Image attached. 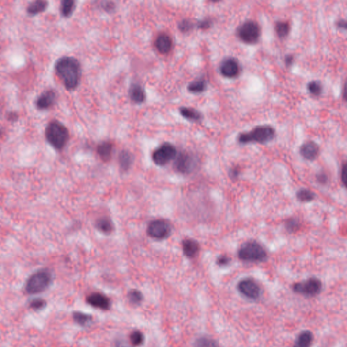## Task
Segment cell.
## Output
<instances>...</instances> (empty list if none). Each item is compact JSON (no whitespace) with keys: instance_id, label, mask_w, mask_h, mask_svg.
I'll return each mask as SVG.
<instances>
[{"instance_id":"cell-1","label":"cell","mask_w":347,"mask_h":347,"mask_svg":"<svg viewBox=\"0 0 347 347\" xmlns=\"http://www.w3.org/2000/svg\"><path fill=\"white\" fill-rule=\"evenodd\" d=\"M55 71L67 91H73L78 87L82 77V66L75 57H61L55 63Z\"/></svg>"},{"instance_id":"cell-2","label":"cell","mask_w":347,"mask_h":347,"mask_svg":"<svg viewBox=\"0 0 347 347\" xmlns=\"http://www.w3.org/2000/svg\"><path fill=\"white\" fill-rule=\"evenodd\" d=\"M45 139L56 151H63L70 140L68 128L58 120H53L48 122L45 128Z\"/></svg>"},{"instance_id":"cell-3","label":"cell","mask_w":347,"mask_h":347,"mask_svg":"<svg viewBox=\"0 0 347 347\" xmlns=\"http://www.w3.org/2000/svg\"><path fill=\"white\" fill-rule=\"evenodd\" d=\"M54 276L49 268H41L33 273L26 281L25 292L36 295L44 292L51 286Z\"/></svg>"},{"instance_id":"cell-4","label":"cell","mask_w":347,"mask_h":347,"mask_svg":"<svg viewBox=\"0 0 347 347\" xmlns=\"http://www.w3.org/2000/svg\"><path fill=\"white\" fill-rule=\"evenodd\" d=\"M276 130L272 126L268 124L258 125L253 128L249 132L240 133L237 136V142L239 144L247 145L250 143L266 144L275 138Z\"/></svg>"},{"instance_id":"cell-5","label":"cell","mask_w":347,"mask_h":347,"mask_svg":"<svg viewBox=\"0 0 347 347\" xmlns=\"http://www.w3.org/2000/svg\"><path fill=\"white\" fill-rule=\"evenodd\" d=\"M237 256L241 261L257 263L265 262L268 255L267 250L260 243L256 241H248L240 246Z\"/></svg>"},{"instance_id":"cell-6","label":"cell","mask_w":347,"mask_h":347,"mask_svg":"<svg viewBox=\"0 0 347 347\" xmlns=\"http://www.w3.org/2000/svg\"><path fill=\"white\" fill-rule=\"evenodd\" d=\"M238 39L243 44L255 45L260 41L262 36V28L260 24L256 20H245L240 24L236 31Z\"/></svg>"},{"instance_id":"cell-7","label":"cell","mask_w":347,"mask_h":347,"mask_svg":"<svg viewBox=\"0 0 347 347\" xmlns=\"http://www.w3.org/2000/svg\"><path fill=\"white\" fill-rule=\"evenodd\" d=\"M292 289L294 292L298 294L308 298H312L321 292L322 283L317 278L310 277L306 280L293 284Z\"/></svg>"},{"instance_id":"cell-8","label":"cell","mask_w":347,"mask_h":347,"mask_svg":"<svg viewBox=\"0 0 347 347\" xmlns=\"http://www.w3.org/2000/svg\"><path fill=\"white\" fill-rule=\"evenodd\" d=\"M219 70L220 75L224 78L234 79L241 75L243 68L239 60L234 57L229 56L221 60Z\"/></svg>"},{"instance_id":"cell-9","label":"cell","mask_w":347,"mask_h":347,"mask_svg":"<svg viewBox=\"0 0 347 347\" xmlns=\"http://www.w3.org/2000/svg\"><path fill=\"white\" fill-rule=\"evenodd\" d=\"M177 156V148L170 143H164L153 151L152 159L159 166L167 164Z\"/></svg>"},{"instance_id":"cell-10","label":"cell","mask_w":347,"mask_h":347,"mask_svg":"<svg viewBox=\"0 0 347 347\" xmlns=\"http://www.w3.org/2000/svg\"><path fill=\"white\" fill-rule=\"evenodd\" d=\"M237 288L241 294L250 300L258 299L261 295L260 285L253 278L247 277L241 279L238 283Z\"/></svg>"},{"instance_id":"cell-11","label":"cell","mask_w":347,"mask_h":347,"mask_svg":"<svg viewBox=\"0 0 347 347\" xmlns=\"http://www.w3.org/2000/svg\"><path fill=\"white\" fill-rule=\"evenodd\" d=\"M172 233V227L167 221L157 219L148 224L147 234L153 239L161 240L169 237Z\"/></svg>"},{"instance_id":"cell-12","label":"cell","mask_w":347,"mask_h":347,"mask_svg":"<svg viewBox=\"0 0 347 347\" xmlns=\"http://www.w3.org/2000/svg\"><path fill=\"white\" fill-rule=\"evenodd\" d=\"M197 159L194 155L187 152H182L178 155L174 167L181 174H189L192 172L197 166Z\"/></svg>"},{"instance_id":"cell-13","label":"cell","mask_w":347,"mask_h":347,"mask_svg":"<svg viewBox=\"0 0 347 347\" xmlns=\"http://www.w3.org/2000/svg\"><path fill=\"white\" fill-rule=\"evenodd\" d=\"M58 99V94L54 89H48L42 93L35 101L36 109L39 110H50L55 106Z\"/></svg>"},{"instance_id":"cell-14","label":"cell","mask_w":347,"mask_h":347,"mask_svg":"<svg viewBox=\"0 0 347 347\" xmlns=\"http://www.w3.org/2000/svg\"><path fill=\"white\" fill-rule=\"evenodd\" d=\"M319 152L320 148L318 144L311 140L303 143L299 149L300 155L308 161H314L318 158Z\"/></svg>"},{"instance_id":"cell-15","label":"cell","mask_w":347,"mask_h":347,"mask_svg":"<svg viewBox=\"0 0 347 347\" xmlns=\"http://www.w3.org/2000/svg\"><path fill=\"white\" fill-rule=\"evenodd\" d=\"M155 46L159 53L165 55L170 53L173 48V39L167 33L159 34L155 39Z\"/></svg>"},{"instance_id":"cell-16","label":"cell","mask_w":347,"mask_h":347,"mask_svg":"<svg viewBox=\"0 0 347 347\" xmlns=\"http://www.w3.org/2000/svg\"><path fill=\"white\" fill-rule=\"evenodd\" d=\"M86 302L91 306L103 310H110V300L108 297L101 293H93L86 298Z\"/></svg>"},{"instance_id":"cell-17","label":"cell","mask_w":347,"mask_h":347,"mask_svg":"<svg viewBox=\"0 0 347 347\" xmlns=\"http://www.w3.org/2000/svg\"><path fill=\"white\" fill-rule=\"evenodd\" d=\"M129 96L133 103L141 104L146 101V91L139 83H132L129 87Z\"/></svg>"},{"instance_id":"cell-18","label":"cell","mask_w":347,"mask_h":347,"mask_svg":"<svg viewBox=\"0 0 347 347\" xmlns=\"http://www.w3.org/2000/svg\"><path fill=\"white\" fill-rule=\"evenodd\" d=\"M183 253L187 258H193L200 252V245L198 241L192 239H184L182 242Z\"/></svg>"},{"instance_id":"cell-19","label":"cell","mask_w":347,"mask_h":347,"mask_svg":"<svg viewBox=\"0 0 347 347\" xmlns=\"http://www.w3.org/2000/svg\"><path fill=\"white\" fill-rule=\"evenodd\" d=\"M48 2L44 0H36L29 3L26 8V12L29 15L35 16L39 14L44 13L47 9Z\"/></svg>"},{"instance_id":"cell-20","label":"cell","mask_w":347,"mask_h":347,"mask_svg":"<svg viewBox=\"0 0 347 347\" xmlns=\"http://www.w3.org/2000/svg\"><path fill=\"white\" fill-rule=\"evenodd\" d=\"M179 113L181 116L191 122H200L203 118L201 112L195 108L181 107L179 108Z\"/></svg>"},{"instance_id":"cell-21","label":"cell","mask_w":347,"mask_h":347,"mask_svg":"<svg viewBox=\"0 0 347 347\" xmlns=\"http://www.w3.org/2000/svg\"><path fill=\"white\" fill-rule=\"evenodd\" d=\"M313 341L314 336L311 331H303L297 336L293 347H310Z\"/></svg>"},{"instance_id":"cell-22","label":"cell","mask_w":347,"mask_h":347,"mask_svg":"<svg viewBox=\"0 0 347 347\" xmlns=\"http://www.w3.org/2000/svg\"><path fill=\"white\" fill-rule=\"evenodd\" d=\"M113 146L111 143L109 141H104L98 145L97 147V153L100 158L103 162L110 161L111 158L112 153H113Z\"/></svg>"},{"instance_id":"cell-23","label":"cell","mask_w":347,"mask_h":347,"mask_svg":"<svg viewBox=\"0 0 347 347\" xmlns=\"http://www.w3.org/2000/svg\"><path fill=\"white\" fill-rule=\"evenodd\" d=\"M274 32L279 39H285L289 36L291 30V23L287 20H278L274 23Z\"/></svg>"},{"instance_id":"cell-24","label":"cell","mask_w":347,"mask_h":347,"mask_svg":"<svg viewBox=\"0 0 347 347\" xmlns=\"http://www.w3.org/2000/svg\"><path fill=\"white\" fill-rule=\"evenodd\" d=\"M208 82L204 78H200L190 82L187 86V90L193 94H201L206 91Z\"/></svg>"},{"instance_id":"cell-25","label":"cell","mask_w":347,"mask_h":347,"mask_svg":"<svg viewBox=\"0 0 347 347\" xmlns=\"http://www.w3.org/2000/svg\"><path fill=\"white\" fill-rule=\"evenodd\" d=\"M75 8L76 2L74 0H63L60 2V14L65 18H69L75 11Z\"/></svg>"},{"instance_id":"cell-26","label":"cell","mask_w":347,"mask_h":347,"mask_svg":"<svg viewBox=\"0 0 347 347\" xmlns=\"http://www.w3.org/2000/svg\"><path fill=\"white\" fill-rule=\"evenodd\" d=\"M133 162L132 155L128 151H122L119 155V163L121 168L123 171L128 170L132 166Z\"/></svg>"},{"instance_id":"cell-27","label":"cell","mask_w":347,"mask_h":347,"mask_svg":"<svg viewBox=\"0 0 347 347\" xmlns=\"http://www.w3.org/2000/svg\"><path fill=\"white\" fill-rule=\"evenodd\" d=\"M307 91L313 97H319L322 94L324 87L320 81L312 80L307 84Z\"/></svg>"},{"instance_id":"cell-28","label":"cell","mask_w":347,"mask_h":347,"mask_svg":"<svg viewBox=\"0 0 347 347\" xmlns=\"http://www.w3.org/2000/svg\"><path fill=\"white\" fill-rule=\"evenodd\" d=\"M296 196L298 201L302 203H309L315 200V194L310 189L303 188L297 191Z\"/></svg>"},{"instance_id":"cell-29","label":"cell","mask_w":347,"mask_h":347,"mask_svg":"<svg viewBox=\"0 0 347 347\" xmlns=\"http://www.w3.org/2000/svg\"><path fill=\"white\" fill-rule=\"evenodd\" d=\"M194 347H219L218 342L210 336H203L197 338L193 344Z\"/></svg>"},{"instance_id":"cell-30","label":"cell","mask_w":347,"mask_h":347,"mask_svg":"<svg viewBox=\"0 0 347 347\" xmlns=\"http://www.w3.org/2000/svg\"><path fill=\"white\" fill-rule=\"evenodd\" d=\"M96 227L98 230L105 234H110L113 230V224L110 219L107 218L100 219L96 221Z\"/></svg>"},{"instance_id":"cell-31","label":"cell","mask_w":347,"mask_h":347,"mask_svg":"<svg viewBox=\"0 0 347 347\" xmlns=\"http://www.w3.org/2000/svg\"><path fill=\"white\" fill-rule=\"evenodd\" d=\"M301 222L299 219L295 218V217L288 219L285 222V228L290 234L298 232L301 228Z\"/></svg>"},{"instance_id":"cell-32","label":"cell","mask_w":347,"mask_h":347,"mask_svg":"<svg viewBox=\"0 0 347 347\" xmlns=\"http://www.w3.org/2000/svg\"><path fill=\"white\" fill-rule=\"evenodd\" d=\"M73 319L79 325L86 326L92 320V317L89 314L77 311L73 312Z\"/></svg>"},{"instance_id":"cell-33","label":"cell","mask_w":347,"mask_h":347,"mask_svg":"<svg viewBox=\"0 0 347 347\" xmlns=\"http://www.w3.org/2000/svg\"><path fill=\"white\" fill-rule=\"evenodd\" d=\"M128 298L133 305H139L143 300V293L138 290H132L128 293Z\"/></svg>"},{"instance_id":"cell-34","label":"cell","mask_w":347,"mask_h":347,"mask_svg":"<svg viewBox=\"0 0 347 347\" xmlns=\"http://www.w3.org/2000/svg\"><path fill=\"white\" fill-rule=\"evenodd\" d=\"M196 27V23L189 19L185 18L178 24V28L182 33H187L192 31Z\"/></svg>"},{"instance_id":"cell-35","label":"cell","mask_w":347,"mask_h":347,"mask_svg":"<svg viewBox=\"0 0 347 347\" xmlns=\"http://www.w3.org/2000/svg\"><path fill=\"white\" fill-rule=\"evenodd\" d=\"M46 305H47V303H46V300L41 298H37L31 300L30 303L29 304V308L32 309L33 310H44Z\"/></svg>"},{"instance_id":"cell-36","label":"cell","mask_w":347,"mask_h":347,"mask_svg":"<svg viewBox=\"0 0 347 347\" xmlns=\"http://www.w3.org/2000/svg\"><path fill=\"white\" fill-rule=\"evenodd\" d=\"M213 23L214 21L211 17H205L201 20H198L196 23V27L201 30H208L211 28Z\"/></svg>"},{"instance_id":"cell-37","label":"cell","mask_w":347,"mask_h":347,"mask_svg":"<svg viewBox=\"0 0 347 347\" xmlns=\"http://www.w3.org/2000/svg\"><path fill=\"white\" fill-rule=\"evenodd\" d=\"M129 339L133 346H139L142 345L144 341V336L141 331H134L131 334Z\"/></svg>"},{"instance_id":"cell-38","label":"cell","mask_w":347,"mask_h":347,"mask_svg":"<svg viewBox=\"0 0 347 347\" xmlns=\"http://www.w3.org/2000/svg\"><path fill=\"white\" fill-rule=\"evenodd\" d=\"M231 261V259L230 257L226 256V255H221V256L217 258L216 263H217V265L219 266V267H225V266L229 265Z\"/></svg>"},{"instance_id":"cell-39","label":"cell","mask_w":347,"mask_h":347,"mask_svg":"<svg viewBox=\"0 0 347 347\" xmlns=\"http://www.w3.org/2000/svg\"><path fill=\"white\" fill-rule=\"evenodd\" d=\"M316 179H317V182L319 184H323V185H325L327 184L329 181V175L324 172H319L318 174L316 175Z\"/></svg>"},{"instance_id":"cell-40","label":"cell","mask_w":347,"mask_h":347,"mask_svg":"<svg viewBox=\"0 0 347 347\" xmlns=\"http://www.w3.org/2000/svg\"><path fill=\"white\" fill-rule=\"evenodd\" d=\"M347 180V165L346 162H344L342 165L341 170V181L344 187H346Z\"/></svg>"},{"instance_id":"cell-41","label":"cell","mask_w":347,"mask_h":347,"mask_svg":"<svg viewBox=\"0 0 347 347\" xmlns=\"http://www.w3.org/2000/svg\"><path fill=\"white\" fill-rule=\"evenodd\" d=\"M101 6L103 9L107 12L112 11L115 8V3L113 1H103V2H101Z\"/></svg>"},{"instance_id":"cell-42","label":"cell","mask_w":347,"mask_h":347,"mask_svg":"<svg viewBox=\"0 0 347 347\" xmlns=\"http://www.w3.org/2000/svg\"><path fill=\"white\" fill-rule=\"evenodd\" d=\"M240 174H241V170H240L239 166L231 167L230 171H229V176H230L231 179H234V180L238 179Z\"/></svg>"},{"instance_id":"cell-43","label":"cell","mask_w":347,"mask_h":347,"mask_svg":"<svg viewBox=\"0 0 347 347\" xmlns=\"http://www.w3.org/2000/svg\"><path fill=\"white\" fill-rule=\"evenodd\" d=\"M6 119L8 121V122H12V123H14V122H17V121L18 120L19 115L18 113H17V112L10 111L8 112V113H7Z\"/></svg>"},{"instance_id":"cell-44","label":"cell","mask_w":347,"mask_h":347,"mask_svg":"<svg viewBox=\"0 0 347 347\" xmlns=\"http://www.w3.org/2000/svg\"><path fill=\"white\" fill-rule=\"evenodd\" d=\"M295 61L294 56L292 54L286 55L284 57V63L286 67L292 66Z\"/></svg>"},{"instance_id":"cell-45","label":"cell","mask_w":347,"mask_h":347,"mask_svg":"<svg viewBox=\"0 0 347 347\" xmlns=\"http://www.w3.org/2000/svg\"><path fill=\"white\" fill-rule=\"evenodd\" d=\"M335 25H336V27H337L338 29H344V30H346L347 29V24L345 19L341 18L339 19V20H336Z\"/></svg>"},{"instance_id":"cell-46","label":"cell","mask_w":347,"mask_h":347,"mask_svg":"<svg viewBox=\"0 0 347 347\" xmlns=\"http://www.w3.org/2000/svg\"><path fill=\"white\" fill-rule=\"evenodd\" d=\"M115 347H130L122 340H117L115 343Z\"/></svg>"},{"instance_id":"cell-47","label":"cell","mask_w":347,"mask_h":347,"mask_svg":"<svg viewBox=\"0 0 347 347\" xmlns=\"http://www.w3.org/2000/svg\"><path fill=\"white\" fill-rule=\"evenodd\" d=\"M343 98H344L345 101H346V98H346L347 97L346 83H345L344 87H343Z\"/></svg>"}]
</instances>
